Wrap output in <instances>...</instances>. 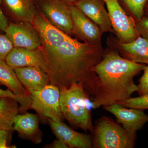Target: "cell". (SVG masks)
Returning a JSON list of instances; mask_svg holds the SVG:
<instances>
[{
	"instance_id": "6da1fadb",
	"label": "cell",
	"mask_w": 148,
	"mask_h": 148,
	"mask_svg": "<svg viewBox=\"0 0 148 148\" xmlns=\"http://www.w3.org/2000/svg\"><path fill=\"white\" fill-rule=\"evenodd\" d=\"M104 52L103 46L80 42L68 36L58 47L44 53L50 84L60 90L80 83L92 99L98 82L93 68L103 59Z\"/></svg>"
},
{
	"instance_id": "7a4b0ae2",
	"label": "cell",
	"mask_w": 148,
	"mask_h": 148,
	"mask_svg": "<svg viewBox=\"0 0 148 148\" xmlns=\"http://www.w3.org/2000/svg\"><path fill=\"white\" fill-rule=\"evenodd\" d=\"M146 66L122 57L112 48L104 50L103 59L93 68L98 82L92 99V108H104L130 98L138 89L134 77Z\"/></svg>"
},
{
	"instance_id": "3957f363",
	"label": "cell",
	"mask_w": 148,
	"mask_h": 148,
	"mask_svg": "<svg viewBox=\"0 0 148 148\" xmlns=\"http://www.w3.org/2000/svg\"><path fill=\"white\" fill-rule=\"evenodd\" d=\"M90 98L80 83L60 89V108L64 119L74 128L92 133L94 125L89 106Z\"/></svg>"
},
{
	"instance_id": "277c9868",
	"label": "cell",
	"mask_w": 148,
	"mask_h": 148,
	"mask_svg": "<svg viewBox=\"0 0 148 148\" xmlns=\"http://www.w3.org/2000/svg\"><path fill=\"white\" fill-rule=\"evenodd\" d=\"M91 134L94 148H133L137 138V131L125 129L107 116L97 121Z\"/></svg>"
},
{
	"instance_id": "5b68a950",
	"label": "cell",
	"mask_w": 148,
	"mask_h": 148,
	"mask_svg": "<svg viewBox=\"0 0 148 148\" xmlns=\"http://www.w3.org/2000/svg\"><path fill=\"white\" fill-rule=\"evenodd\" d=\"M29 91L32 98L31 108L47 119L63 121L60 106V90L58 87L49 84L41 90Z\"/></svg>"
},
{
	"instance_id": "8992f818",
	"label": "cell",
	"mask_w": 148,
	"mask_h": 148,
	"mask_svg": "<svg viewBox=\"0 0 148 148\" xmlns=\"http://www.w3.org/2000/svg\"><path fill=\"white\" fill-rule=\"evenodd\" d=\"M107 6L112 27L117 39L122 42L129 43L140 36L135 21L122 8L118 0H103Z\"/></svg>"
},
{
	"instance_id": "52a82bcc",
	"label": "cell",
	"mask_w": 148,
	"mask_h": 148,
	"mask_svg": "<svg viewBox=\"0 0 148 148\" xmlns=\"http://www.w3.org/2000/svg\"><path fill=\"white\" fill-rule=\"evenodd\" d=\"M38 10L53 26L71 36L73 25L68 4L61 0H35Z\"/></svg>"
},
{
	"instance_id": "ba28073f",
	"label": "cell",
	"mask_w": 148,
	"mask_h": 148,
	"mask_svg": "<svg viewBox=\"0 0 148 148\" xmlns=\"http://www.w3.org/2000/svg\"><path fill=\"white\" fill-rule=\"evenodd\" d=\"M73 25V35L83 42L102 46L100 27L73 4H68Z\"/></svg>"
},
{
	"instance_id": "9c48e42d",
	"label": "cell",
	"mask_w": 148,
	"mask_h": 148,
	"mask_svg": "<svg viewBox=\"0 0 148 148\" xmlns=\"http://www.w3.org/2000/svg\"><path fill=\"white\" fill-rule=\"evenodd\" d=\"M5 34L11 41L14 47L35 49L42 46L39 34L31 22L10 21Z\"/></svg>"
},
{
	"instance_id": "30bf717a",
	"label": "cell",
	"mask_w": 148,
	"mask_h": 148,
	"mask_svg": "<svg viewBox=\"0 0 148 148\" xmlns=\"http://www.w3.org/2000/svg\"><path fill=\"white\" fill-rule=\"evenodd\" d=\"M5 61L13 69L35 67L47 72V62L41 47L35 49L14 47L7 56Z\"/></svg>"
},
{
	"instance_id": "8fae6325",
	"label": "cell",
	"mask_w": 148,
	"mask_h": 148,
	"mask_svg": "<svg viewBox=\"0 0 148 148\" xmlns=\"http://www.w3.org/2000/svg\"><path fill=\"white\" fill-rule=\"evenodd\" d=\"M108 45L121 54L122 57L139 64H148V40L139 36L133 41L123 43L114 38H109Z\"/></svg>"
},
{
	"instance_id": "7c38bea8",
	"label": "cell",
	"mask_w": 148,
	"mask_h": 148,
	"mask_svg": "<svg viewBox=\"0 0 148 148\" xmlns=\"http://www.w3.org/2000/svg\"><path fill=\"white\" fill-rule=\"evenodd\" d=\"M32 23L39 34L44 53L58 47L69 36L51 24L38 9Z\"/></svg>"
},
{
	"instance_id": "4fadbf2b",
	"label": "cell",
	"mask_w": 148,
	"mask_h": 148,
	"mask_svg": "<svg viewBox=\"0 0 148 148\" xmlns=\"http://www.w3.org/2000/svg\"><path fill=\"white\" fill-rule=\"evenodd\" d=\"M103 108L114 115L117 122L126 129L141 130L148 122V115L141 110L125 108L116 103Z\"/></svg>"
},
{
	"instance_id": "5bb4252c",
	"label": "cell",
	"mask_w": 148,
	"mask_h": 148,
	"mask_svg": "<svg viewBox=\"0 0 148 148\" xmlns=\"http://www.w3.org/2000/svg\"><path fill=\"white\" fill-rule=\"evenodd\" d=\"M53 133L68 148H92V138L90 135L77 132L63 121H56L48 119Z\"/></svg>"
},
{
	"instance_id": "9a60e30c",
	"label": "cell",
	"mask_w": 148,
	"mask_h": 148,
	"mask_svg": "<svg viewBox=\"0 0 148 148\" xmlns=\"http://www.w3.org/2000/svg\"><path fill=\"white\" fill-rule=\"evenodd\" d=\"M105 4L103 0H80L73 4L98 25L103 33L114 34Z\"/></svg>"
},
{
	"instance_id": "2e32d148",
	"label": "cell",
	"mask_w": 148,
	"mask_h": 148,
	"mask_svg": "<svg viewBox=\"0 0 148 148\" xmlns=\"http://www.w3.org/2000/svg\"><path fill=\"white\" fill-rule=\"evenodd\" d=\"M3 13L11 22L32 23L37 11L35 0H1Z\"/></svg>"
},
{
	"instance_id": "e0dca14e",
	"label": "cell",
	"mask_w": 148,
	"mask_h": 148,
	"mask_svg": "<svg viewBox=\"0 0 148 148\" xmlns=\"http://www.w3.org/2000/svg\"><path fill=\"white\" fill-rule=\"evenodd\" d=\"M39 121L36 114H17L14 121L13 130L16 131L19 137L22 139L32 141L34 144H39L42 141V138Z\"/></svg>"
},
{
	"instance_id": "ac0fdd59",
	"label": "cell",
	"mask_w": 148,
	"mask_h": 148,
	"mask_svg": "<svg viewBox=\"0 0 148 148\" xmlns=\"http://www.w3.org/2000/svg\"><path fill=\"white\" fill-rule=\"evenodd\" d=\"M17 77L28 91L41 90L50 84L46 72L35 67H24L13 69Z\"/></svg>"
},
{
	"instance_id": "d6986e66",
	"label": "cell",
	"mask_w": 148,
	"mask_h": 148,
	"mask_svg": "<svg viewBox=\"0 0 148 148\" xmlns=\"http://www.w3.org/2000/svg\"><path fill=\"white\" fill-rule=\"evenodd\" d=\"M0 85L5 86L19 98L32 103L29 91L20 82L14 70L5 61L0 62Z\"/></svg>"
},
{
	"instance_id": "ffe728a7",
	"label": "cell",
	"mask_w": 148,
	"mask_h": 148,
	"mask_svg": "<svg viewBox=\"0 0 148 148\" xmlns=\"http://www.w3.org/2000/svg\"><path fill=\"white\" fill-rule=\"evenodd\" d=\"M20 111L19 103L8 97L0 98V129L13 131L14 121Z\"/></svg>"
},
{
	"instance_id": "44dd1931",
	"label": "cell",
	"mask_w": 148,
	"mask_h": 148,
	"mask_svg": "<svg viewBox=\"0 0 148 148\" xmlns=\"http://www.w3.org/2000/svg\"><path fill=\"white\" fill-rule=\"evenodd\" d=\"M130 16L136 21L144 17L145 8L148 0H122Z\"/></svg>"
},
{
	"instance_id": "7402d4cb",
	"label": "cell",
	"mask_w": 148,
	"mask_h": 148,
	"mask_svg": "<svg viewBox=\"0 0 148 148\" xmlns=\"http://www.w3.org/2000/svg\"><path fill=\"white\" fill-rule=\"evenodd\" d=\"M116 103L125 108L143 111L148 110V94L135 98L130 97Z\"/></svg>"
},
{
	"instance_id": "603a6c76",
	"label": "cell",
	"mask_w": 148,
	"mask_h": 148,
	"mask_svg": "<svg viewBox=\"0 0 148 148\" xmlns=\"http://www.w3.org/2000/svg\"><path fill=\"white\" fill-rule=\"evenodd\" d=\"M13 48L12 43L6 35L0 34V62L5 61L7 56Z\"/></svg>"
},
{
	"instance_id": "cb8c5ba5",
	"label": "cell",
	"mask_w": 148,
	"mask_h": 148,
	"mask_svg": "<svg viewBox=\"0 0 148 148\" xmlns=\"http://www.w3.org/2000/svg\"><path fill=\"white\" fill-rule=\"evenodd\" d=\"M3 97H8L16 100L19 103V109L21 112H24L28 109L31 108V103L19 98L9 89L5 90L0 88V98Z\"/></svg>"
},
{
	"instance_id": "d4e9b609",
	"label": "cell",
	"mask_w": 148,
	"mask_h": 148,
	"mask_svg": "<svg viewBox=\"0 0 148 148\" xmlns=\"http://www.w3.org/2000/svg\"><path fill=\"white\" fill-rule=\"evenodd\" d=\"M144 73L139 80L137 92L139 96L148 94V64L143 70Z\"/></svg>"
},
{
	"instance_id": "484cf974",
	"label": "cell",
	"mask_w": 148,
	"mask_h": 148,
	"mask_svg": "<svg viewBox=\"0 0 148 148\" xmlns=\"http://www.w3.org/2000/svg\"><path fill=\"white\" fill-rule=\"evenodd\" d=\"M13 131L6 130L0 129V148H16L12 145V138Z\"/></svg>"
},
{
	"instance_id": "4316f807",
	"label": "cell",
	"mask_w": 148,
	"mask_h": 148,
	"mask_svg": "<svg viewBox=\"0 0 148 148\" xmlns=\"http://www.w3.org/2000/svg\"><path fill=\"white\" fill-rule=\"evenodd\" d=\"M138 35L148 40V16H144L140 21H135Z\"/></svg>"
},
{
	"instance_id": "83f0119b",
	"label": "cell",
	"mask_w": 148,
	"mask_h": 148,
	"mask_svg": "<svg viewBox=\"0 0 148 148\" xmlns=\"http://www.w3.org/2000/svg\"><path fill=\"white\" fill-rule=\"evenodd\" d=\"M9 21L8 18L3 13L1 7V0H0V32L5 33L6 30L8 27Z\"/></svg>"
},
{
	"instance_id": "f1b7e54d",
	"label": "cell",
	"mask_w": 148,
	"mask_h": 148,
	"mask_svg": "<svg viewBox=\"0 0 148 148\" xmlns=\"http://www.w3.org/2000/svg\"><path fill=\"white\" fill-rule=\"evenodd\" d=\"M49 148H69L65 143H63L61 140H55L53 143H51L48 146Z\"/></svg>"
},
{
	"instance_id": "f546056e",
	"label": "cell",
	"mask_w": 148,
	"mask_h": 148,
	"mask_svg": "<svg viewBox=\"0 0 148 148\" xmlns=\"http://www.w3.org/2000/svg\"><path fill=\"white\" fill-rule=\"evenodd\" d=\"M61 1L66 3L67 4H73L74 3L80 0H61Z\"/></svg>"
},
{
	"instance_id": "4dcf8cb0",
	"label": "cell",
	"mask_w": 148,
	"mask_h": 148,
	"mask_svg": "<svg viewBox=\"0 0 148 148\" xmlns=\"http://www.w3.org/2000/svg\"><path fill=\"white\" fill-rule=\"evenodd\" d=\"M147 11H148V8H147Z\"/></svg>"
},
{
	"instance_id": "1f68e13d",
	"label": "cell",
	"mask_w": 148,
	"mask_h": 148,
	"mask_svg": "<svg viewBox=\"0 0 148 148\" xmlns=\"http://www.w3.org/2000/svg\"></svg>"
}]
</instances>
